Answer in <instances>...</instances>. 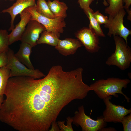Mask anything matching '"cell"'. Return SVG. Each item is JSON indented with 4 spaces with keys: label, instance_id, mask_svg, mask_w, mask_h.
I'll return each mask as SVG.
<instances>
[{
    "label": "cell",
    "instance_id": "6da1fadb",
    "mask_svg": "<svg viewBox=\"0 0 131 131\" xmlns=\"http://www.w3.org/2000/svg\"><path fill=\"white\" fill-rule=\"evenodd\" d=\"M130 82L129 79H121L117 78L110 77L106 79L98 80L90 86L92 90L100 99L103 100L110 96H113L118 97L117 94L123 95L128 102L130 101V99L122 91L123 88H126L127 85Z\"/></svg>",
    "mask_w": 131,
    "mask_h": 131
},
{
    "label": "cell",
    "instance_id": "7a4b0ae2",
    "mask_svg": "<svg viewBox=\"0 0 131 131\" xmlns=\"http://www.w3.org/2000/svg\"><path fill=\"white\" fill-rule=\"evenodd\" d=\"M115 48L114 53L107 59L106 64L108 66H115L124 70L130 66L131 62V49L125 40L117 35H114Z\"/></svg>",
    "mask_w": 131,
    "mask_h": 131
},
{
    "label": "cell",
    "instance_id": "3957f363",
    "mask_svg": "<svg viewBox=\"0 0 131 131\" xmlns=\"http://www.w3.org/2000/svg\"><path fill=\"white\" fill-rule=\"evenodd\" d=\"M7 62L5 67L10 70V78L20 76L30 77L35 79L45 75L38 69H31L19 61L15 57L13 50L10 48L7 52Z\"/></svg>",
    "mask_w": 131,
    "mask_h": 131
},
{
    "label": "cell",
    "instance_id": "277c9868",
    "mask_svg": "<svg viewBox=\"0 0 131 131\" xmlns=\"http://www.w3.org/2000/svg\"><path fill=\"white\" fill-rule=\"evenodd\" d=\"M73 123L77 126H80L82 131H100L106 125L102 116L98 117L96 120H94L85 113L82 105L79 107L73 117Z\"/></svg>",
    "mask_w": 131,
    "mask_h": 131
},
{
    "label": "cell",
    "instance_id": "5b68a950",
    "mask_svg": "<svg viewBox=\"0 0 131 131\" xmlns=\"http://www.w3.org/2000/svg\"><path fill=\"white\" fill-rule=\"evenodd\" d=\"M36 5L26 8L31 14L30 20L38 21L44 27L46 30L53 32L59 38L60 33L64 32V28L66 27L64 18L59 17L51 18L43 16L36 11Z\"/></svg>",
    "mask_w": 131,
    "mask_h": 131
},
{
    "label": "cell",
    "instance_id": "8992f818",
    "mask_svg": "<svg viewBox=\"0 0 131 131\" xmlns=\"http://www.w3.org/2000/svg\"><path fill=\"white\" fill-rule=\"evenodd\" d=\"M126 14L124 8L121 9L114 17L109 16V22L104 26L109 29L107 35L110 37L113 35L123 38L128 45L127 38L131 34V31L125 27L123 24V18Z\"/></svg>",
    "mask_w": 131,
    "mask_h": 131
},
{
    "label": "cell",
    "instance_id": "52a82bcc",
    "mask_svg": "<svg viewBox=\"0 0 131 131\" xmlns=\"http://www.w3.org/2000/svg\"><path fill=\"white\" fill-rule=\"evenodd\" d=\"M112 97L110 96L103 99L106 108L102 117L106 123H121L124 116L131 112V109H127L123 106L113 104L110 101Z\"/></svg>",
    "mask_w": 131,
    "mask_h": 131
},
{
    "label": "cell",
    "instance_id": "ba28073f",
    "mask_svg": "<svg viewBox=\"0 0 131 131\" xmlns=\"http://www.w3.org/2000/svg\"><path fill=\"white\" fill-rule=\"evenodd\" d=\"M75 36L88 52L94 53L98 52L100 49L99 36L89 28L81 29L76 33Z\"/></svg>",
    "mask_w": 131,
    "mask_h": 131
},
{
    "label": "cell",
    "instance_id": "9c48e42d",
    "mask_svg": "<svg viewBox=\"0 0 131 131\" xmlns=\"http://www.w3.org/2000/svg\"><path fill=\"white\" fill-rule=\"evenodd\" d=\"M46 30L44 27L38 21L30 20L27 24L21 40L33 47L37 44L36 42L40 34Z\"/></svg>",
    "mask_w": 131,
    "mask_h": 131
},
{
    "label": "cell",
    "instance_id": "30bf717a",
    "mask_svg": "<svg viewBox=\"0 0 131 131\" xmlns=\"http://www.w3.org/2000/svg\"><path fill=\"white\" fill-rule=\"evenodd\" d=\"M21 20L8 35L9 44L21 41L26 27L30 20L31 15L26 8L19 14Z\"/></svg>",
    "mask_w": 131,
    "mask_h": 131
},
{
    "label": "cell",
    "instance_id": "8fae6325",
    "mask_svg": "<svg viewBox=\"0 0 131 131\" xmlns=\"http://www.w3.org/2000/svg\"><path fill=\"white\" fill-rule=\"evenodd\" d=\"M35 0H16V1L8 8L4 9L2 13H8L11 16L10 27L9 31H12L15 28L14 22L16 16L20 13L25 9L32 6H35Z\"/></svg>",
    "mask_w": 131,
    "mask_h": 131
},
{
    "label": "cell",
    "instance_id": "7c38bea8",
    "mask_svg": "<svg viewBox=\"0 0 131 131\" xmlns=\"http://www.w3.org/2000/svg\"><path fill=\"white\" fill-rule=\"evenodd\" d=\"M82 45L78 39L67 38L63 40L59 39L55 47L60 54L66 56L74 54L78 49Z\"/></svg>",
    "mask_w": 131,
    "mask_h": 131
},
{
    "label": "cell",
    "instance_id": "4fadbf2b",
    "mask_svg": "<svg viewBox=\"0 0 131 131\" xmlns=\"http://www.w3.org/2000/svg\"><path fill=\"white\" fill-rule=\"evenodd\" d=\"M32 47L28 44L21 42L18 52L14 54L16 58L28 68L34 69L30 60Z\"/></svg>",
    "mask_w": 131,
    "mask_h": 131
},
{
    "label": "cell",
    "instance_id": "5bb4252c",
    "mask_svg": "<svg viewBox=\"0 0 131 131\" xmlns=\"http://www.w3.org/2000/svg\"><path fill=\"white\" fill-rule=\"evenodd\" d=\"M47 3L50 10L55 17L64 18L66 17V11L68 7L65 3L60 2L58 0H54L52 1L48 0Z\"/></svg>",
    "mask_w": 131,
    "mask_h": 131
},
{
    "label": "cell",
    "instance_id": "9a60e30c",
    "mask_svg": "<svg viewBox=\"0 0 131 131\" xmlns=\"http://www.w3.org/2000/svg\"><path fill=\"white\" fill-rule=\"evenodd\" d=\"M59 39L53 32L45 30L41 33L37 41V44H47L53 46L57 45Z\"/></svg>",
    "mask_w": 131,
    "mask_h": 131
},
{
    "label": "cell",
    "instance_id": "2e32d148",
    "mask_svg": "<svg viewBox=\"0 0 131 131\" xmlns=\"http://www.w3.org/2000/svg\"><path fill=\"white\" fill-rule=\"evenodd\" d=\"M90 20L89 28L92 29L98 36L104 37L105 36L100 25L94 17L92 13L93 12L90 8L83 10Z\"/></svg>",
    "mask_w": 131,
    "mask_h": 131
},
{
    "label": "cell",
    "instance_id": "e0dca14e",
    "mask_svg": "<svg viewBox=\"0 0 131 131\" xmlns=\"http://www.w3.org/2000/svg\"><path fill=\"white\" fill-rule=\"evenodd\" d=\"M108 7L104 10L105 13L114 17L121 9L123 8V0H107Z\"/></svg>",
    "mask_w": 131,
    "mask_h": 131
},
{
    "label": "cell",
    "instance_id": "ac0fdd59",
    "mask_svg": "<svg viewBox=\"0 0 131 131\" xmlns=\"http://www.w3.org/2000/svg\"><path fill=\"white\" fill-rule=\"evenodd\" d=\"M35 8L36 11L43 16L51 18L55 17L45 0H37Z\"/></svg>",
    "mask_w": 131,
    "mask_h": 131
},
{
    "label": "cell",
    "instance_id": "d6986e66",
    "mask_svg": "<svg viewBox=\"0 0 131 131\" xmlns=\"http://www.w3.org/2000/svg\"><path fill=\"white\" fill-rule=\"evenodd\" d=\"M10 70L5 67L0 68V96L4 95L8 80L10 78Z\"/></svg>",
    "mask_w": 131,
    "mask_h": 131
},
{
    "label": "cell",
    "instance_id": "ffe728a7",
    "mask_svg": "<svg viewBox=\"0 0 131 131\" xmlns=\"http://www.w3.org/2000/svg\"><path fill=\"white\" fill-rule=\"evenodd\" d=\"M8 35L6 30L0 29V54L7 52L9 49Z\"/></svg>",
    "mask_w": 131,
    "mask_h": 131
},
{
    "label": "cell",
    "instance_id": "44dd1931",
    "mask_svg": "<svg viewBox=\"0 0 131 131\" xmlns=\"http://www.w3.org/2000/svg\"><path fill=\"white\" fill-rule=\"evenodd\" d=\"M67 124H65V121H58L57 122L60 131H73L72 123L73 119V117L68 116L66 118Z\"/></svg>",
    "mask_w": 131,
    "mask_h": 131
},
{
    "label": "cell",
    "instance_id": "7402d4cb",
    "mask_svg": "<svg viewBox=\"0 0 131 131\" xmlns=\"http://www.w3.org/2000/svg\"><path fill=\"white\" fill-rule=\"evenodd\" d=\"M92 14L94 17L100 25L104 24L105 25L108 23V17L100 13L99 10H98L95 12H93Z\"/></svg>",
    "mask_w": 131,
    "mask_h": 131
},
{
    "label": "cell",
    "instance_id": "603a6c76",
    "mask_svg": "<svg viewBox=\"0 0 131 131\" xmlns=\"http://www.w3.org/2000/svg\"><path fill=\"white\" fill-rule=\"evenodd\" d=\"M121 123L123 127L124 131H131V113L129 115L125 116L123 118Z\"/></svg>",
    "mask_w": 131,
    "mask_h": 131
},
{
    "label": "cell",
    "instance_id": "cb8c5ba5",
    "mask_svg": "<svg viewBox=\"0 0 131 131\" xmlns=\"http://www.w3.org/2000/svg\"><path fill=\"white\" fill-rule=\"evenodd\" d=\"M93 0H78L80 7L83 10L90 8V4Z\"/></svg>",
    "mask_w": 131,
    "mask_h": 131
},
{
    "label": "cell",
    "instance_id": "d4e9b609",
    "mask_svg": "<svg viewBox=\"0 0 131 131\" xmlns=\"http://www.w3.org/2000/svg\"><path fill=\"white\" fill-rule=\"evenodd\" d=\"M7 62V52H4L0 54V68L5 67Z\"/></svg>",
    "mask_w": 131,
    "mask_h": 131
},
{
    "label": "cell",
    "instance_id": "484cf974",
    "mask_svg": "<svg viewBox=\"0 0 131 131\" xmlns=\"http://www.w3.org/2000/svg\"><path fill=\"white\" fill-rule=\"evenodd\" d=\"M51 127L50 129H49V131H60V129L56 121L52 122L51 123Z\"/></svg>",
    "mask_w": 131,
    "mask_h": 131
},
{
    "label": "cell",
    "instance_id": "4316f807",
    "mask_svg": "<svg viewBox=\"0 0 131 131\" xmlns=\"http://www.w3.org/2000/svg\"><path fill=\"white\" fill-rule=\"evenodd\" d=\"M123 2L125 3V5L123 6L124 8L126 10L129 9L131 4V0H123Z\"/></svg>",
    "mask_w": 131,
    "mask_h": 131
},
{
    "label": "cell",
    "instance_id": "83f0119b",
    "mask_svg": "<svg viewBox=\"0 0 131 131\" xmlns=\"http://www.w3.org/2000/svg\"><path fill=\"white\" fill-rule=\"evenodd\" d=\"M116 131V130L115 128L111 127H109L107 128L104 127L102 128L100 130V131Z\"/></svg>",
    "mask_w": 131,
    "mask_h": 131
},
{
    "label": "cell",
    "instance_id": "f1b7e54d",
    "mask_svg": "<svg viewBox=\"0 0 131 131\" xmlns=\"http://www.w3.org/2000/svg\"><path fill=\"white\" fill-rule=\"evenodd\" d=\"M127 11L128 13L127 19L130 21L131 20V9H128L126 10Z\"/></svg>",
    "mask_w": 131,
    "mask_h": 131
},
{
    "label": "cell",
    "instance_id": "f546056e",
    "mask_svg": "<svg viewBox=\"0 0 131 131\" xmlns=\"http://www.w3.org/2000/svg\"><path fill=\"white\" fill-rule=\"evenodd\" d=\"M4 100V95H2L0 96V109L1 105Z\"/></svg>",
    "mask_w": 131,
    "mask_h": 131
},
{
    "label": "cell",
    "instance_id": "4dcf8cb0",
    "mask_svg": "<svg viewBox=\"0 0 131 131\" xmlns=\"http://www.w3.org/2000/svg\"><path fill=\"white\" fill-rule=\"evenodd\" d=\"M99 0H97V4L98 3V2ZM103 5L105 6H108V4L107 3V2L106 0H103Z\"/></svg>",
    "mask_w": 131,
    "mask_h": 131
},
{
    "label": "cell",
    "instance_id": "1f68e13d",
    "mask_svg": "<svg viewBox=\"0 0 131 131\" xmlns=\"http://www.w3.org/2000/svg\"><path fill=\"white\" fill-rule=\"evenodd\" d=\"M9 0L10 1H13L15 0Z\"/></svg>",
    "mask_w": 131,
    "mask_h": 131
}]
</instances>
